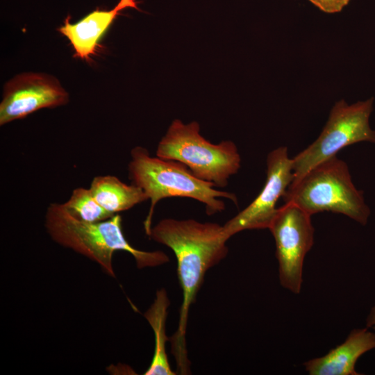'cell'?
Listing matches in <instances>:
<instances>
[{
  "instance_id": "cell-1",
  "label": "cell",
  "mask_w": 375,
  "mask_h": 375,
  "mask_svg": "<svg viewBox=\"0 0 375 375\" xmlns=\"http://www.w3.org/2000/svg\"><path fill=\"white\" fill-rule=\"evenodd\" d=\"M149 237L172 249L176 259L183 301L178 328L171 342L179 372L186 374L190 364L185 345L190 307L207 271L226 256L229 238L223 226L217 223L172 218L163 219L151 227Z\"/></svg>"
},
{
  "instance_id": "cell-2",
  "label": "cell",
  "mask_w": 375,
  "mask_h": 375,
  "mask_svg": "<svg viewBox=\"0 0 375 375\" xmlns=\"http://www.w3.org/2000/svg\"><path fill=\"white\" fill-rule=\"evenodd\" d=\"M44 224L53 241L96 262L112 277H115L112 256L117 251L131 254L140 269L169 261L161 251H147L133 247L124 235L119 214L106 220L86 222L70 215L62 203H53L47 209Z\"/></svg>"
},
{
  "instance_id": "cell-3",
  "label": "cell",
  "mask_w": 375,
  "mask_h": 375,
  "mask_svg": "<svg viewBox=\"0 0 375 375\" xmlns=\"http://www.w3.org/2000/svg\"><path fill=\"white\" fill-rule=\"evenodd\" d=\"M129 178L132 184L141 188L151 201L144 228L149 236L155 206L163 199L180 197L194 199L206 206L208 215L223 211L227 199L238 205L233 193L219 190L210 182L195 176L180 162L151 157L149 151L135 147L131 151L128 164Z\"/></svg>"
},
{
  "instance_id": "cell-4",
  "label": "cell",
  "mask_w": 375,
  "mask_h": 375,
  "mask_svg": "<svg viewBox=\"0 0 375 375\" xmlns=\"http://www.w3.org/2000/svg\"><path fill=\"white\" fill-rule=\"evenodd\" d=\"M282 198L285 203L294 204L311 216L328 211L365 225L370 215L362 192L353 185L347 165L337 156L292 181Z\"/></svg>"
},
{
  "instance_id": "cell-5",
  "label": "cell",
  "mask_w": 375,
  "mask_h": 375,
  "mask_svg": "<svg viewBox=\"0 0 375 375\" xmlns=\"http://www.w3.org/2000/svg\"><path fill=\"white\" fill-rule=\"evenodd\" d=\"M156 156L185 165L197 178L224 188L240 167L237 146L230 140L212 144L199 133L197 122L188 124L175 119L158 142Z\"/></svg>"
},
{
  "instance_id": "cell-6",
  "label": "cell",
  "mask_w": 375,
  "mask_h": 375,
  "mask_svg": "<svg viewBox=\"0 0 375 375\" xmlns=\"http://www.w3.org/2000/svg\"><path fill=\"white\" fill-rule=\"evenodd\" d=\"M373 102V97L351 105L344 99L336 102L317 139L292 158V181L349 145L360 142L375 143V131L369 122Z\"/></svg>"
},
{
  "instance_id": "cell-7",
  "label": "cell",
  "mask_w": 375,
  "mask_h": 375,
  "mask_svg": "<svg viewBox=\"0 0 375 375\" xmlns=\"http://www.w3.org/2000/svg\"><path fill=\"white\" fill-rule=\"evenodd\" d=\"M310 217L299 206L285 203L268 228L275 240L280 283L294 294L300 293L304 259L313 244Z\"/></svg>"
},
{
  "instance_id": "cell-8",
  "label": "cell",
  "mask_w": 375,
  "mask_h": 375,
  "mask_svg": "<svg viewBox=\"0 0 375 375\" xmlns=\"http://www.w3.org/2000/svg\"><path fill=\"white\" fill-rule=\"evenodd\" d=\"M293 180L292 160L285 147L271 151L267 158V178L264 187L253 201L224 225L226 235L244 230L268 228L283 197Z\"/></svg>"
},
{
  "instance_id": "cell-9",
  "label": "cell",
  "mask_w": 375,
  "mask_h": 375,
  "mask_svg": "<svg viewBox=\"0 0 375 375\" xmlns=\"http://www.w3.org/2000/svg\"><path fill=\"white\" fill-rule=\"evenodd\" d=\"M69 94L54 76L35 72L17 74L3 86L0 125L23 119L46 108L65 105Z\"/></svg>"
},
{
  "instance_id": "cell-10",
  "label": "cell",
  "mask_w": 375,
  "mask_h": 375,
  "mask_svg": "<svg viewBox=\"0 0 375 375\" xmlns=\"http://www.w3.org/2000/svg\"><path fill=\"white\" fill-rule=\"evenodd\" d=\"M128 8L138 9L135 0H119L110 10L97 8L74 24L68 15L58 31L70 42L74 57L88 60L117 15Z\"/></svg>"
},
{
  "instance_id": "cell-11",
  "label": "cell",
  "mask_w": 375,
  "mask_h": 375,
  "mask_svg": "<svg viewBox=\"0 0 375 375\" xmlns=\"http://www.w3.org/2000/svg\"><path fill=\"white\" fill-rule=\"evenodd\" d=\"M375 349V333L367 328L353 330L345 341L326 355L304 363L310 375H359L356 363L362 354Z\"/></svg>"
},
{
  "instance_id": "cell-12",
  "label": "cell",
  "mask_w": 375,
  "mask_h": 375,
  "mask_svg": "<svg viewBox=\"0 0 375 375\" xmlns=\"http://www.w3.org/2000/svg\"><path fill=\"white\" fill-rule=\"evenodd\" d=\"M89 188L97 201L113 215L149 199L141 188L115 176H95Z\"/></svg>"
},
{
  "instance_id": "cell-13",
  "label": "cell",
  "mask_w": 375,
  "mask_h": 375,
  "mask_svg": "<svg viewBox=\"0 0 375 375\" xmlns=\"http://www.w3.org/2000/svg\"><path fill=\"white\" fill-rule=\"evenodd\" d=\"M170 301L165 289L158 290L153 303L145 312L144 317L154 334L155 347L151 362L144 375H173L166 352V342L169 340L165 333L167 308Z\"/></svg>"
},
{
  "instance_id": "cell-14",
  "label": "cell",
  "mask_w": 375,
  "mask_h": 375,
  "mask_svg": "<svg viewBox=\"0 0 375 375\" xmlns=\"http://www.w3.org/2000/svg\"><path fill=\"white\" fill-rule=\"evenodd\" d=\"M62 205L73 217L86 222H98L113 216L97 201L90 188H75Z\"/></svg>"
},
{
  "instance_id": "cell-15",
  "label": "cell",
  "mask_w": 375,
  "mask_h": 375,
  "mask_svg": "<svg viewBox=\"0 0 375 375\" xmlns=\"http://www.w3.org/2000/svg\"><path fill=\"white\" fill-rule=\"evenodd\" d=\"M322 11L326 13L340 12L350 0H308Z\"/></svg>"
}]
</instances>
